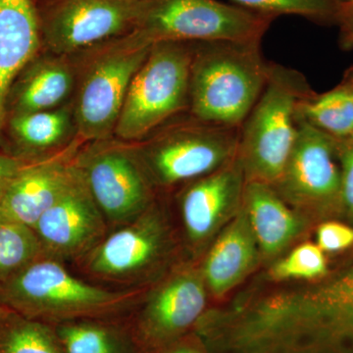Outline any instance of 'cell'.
Returning a JSON list of instances; mask_svg holds the SVG:
<instances>
[{"label":"cell","mask_w":353,"mask_h":353,"mask_svg":"<svg viewBox=\"0 0 353 353\" xmlns=\"http://www.w3.org/2000/svg\"><path fill=\"white\" fill-rule=\"evenodd\" d=\"M3 309H4V306L1 305V304H0V314H1L2 311H3Z\"/></svg>","instance_id":"e575fe53"},{"label":"cell","mask_w":353,"mask_h":353,"mask_svg":"<svg viewBox=\"0 0 353 353\" xmlns=\"http://www.w3.org/2000/svg\"><path fill=\"white\" fill-rule=\"evenodd\" d=\"M241 205L245 208L260 252L275 256L301 233V216L267 183L246 181Z\"/></svg>","instance_id":"44dd1931"},{"label":"cell","mask_w":353,"mask_h":353,"mask_svg":"<svg viewBox=\"0 0 353 353\" xmlns=\"http://www.w3.org/2000/svg\"><path fill=\"white\" fill-rule=\"evenodd\" d=\"M341 171V204L353 217V145L339 141Z\"/></svg>","instance_id":"f1b7e54d"},{"label":"cell","mask_w":353,"mask_h":353,"mask_svg":"<svg viewBox=\"0 0 353 353\" xmlns=\"http://www.w3.org/2000/svg\"><path fill=\"white\" fill-rule=\"evenodd\" d=\"M208 296L201 267L187 260L146 290L128 322L146 352L157 353L194 332Z\"/></svg>","instance_id":"8fae6325"},{"label":"cell","mask_w":353,"mask_h":353,"mask_svg":"<svg viewBox=\"0 0 353 353\" xmlns=\"http://www.w3.org/2000/svg\"><path fill=\"white\" fill-rule=\"evenodd\" d=\"M43 50L74 55L134 31L139 0H34Z\"/></svg>","instance_id":"7c38bea8"},{"label":"cell","mask_w":353,"mask_h":353,"mask_svg":"<svg viewBox=\"0 0 353 353\" xmlns=\"http://www.w3.org/2000/svg\"><path fill=\"white\" fill-rule=\"evenodd\" d=\"M353 245V228L341 223H324L318 228L317 245L323 252H336Z\"/></svg>","instance_id":"83f0119b"},{"label":"cell","mask_w":353,"mask_h":353,"mask_svg":"<svg viewBox=\"0 0 353 353\" xmlns=\"http://www.w3.org/2000/svg\"><path fill=\"white\" fill-rule=\"evenodd\" d=\"M43 256L32 228L0 218V285Z\"/></svg>","instance_id":"d4e9b609"},{"label":"cell","mask_w":353,"mask_h":353,"mask_svg":"<svg viewBox=\"0 0 353 353\" xmlns=\"http://www.w3.org/2000/svg\"><path fill=\"white\" fill-rule=\"evenodd\" d=\"M240 130L185 113L131 143L153 188L158 194H165L236 159Z\"/></svg>","instance_id":"5b68a950"},{"label":"cell","mask_w":353,"mask_h":353,"mask_svg":"<svg viewBox=\"0 0 353 353\" xmlns=\"http://www.w3.org/2000/svg\"><path fill=\"white\" fill-rule=\"evenodd\" d=\"M157 353H208L201 345V341L192 332L181 340L172 343Z\"/></svg>","instance_id":"4dcf8cb0"},{"label":"cell","mask_w":353,"mask_h":353,"mask_svg":"<svg viewBox=\"0 0 353 353\" xmlns=\"http://www.w3.org/2000/svg\"><path fill=\"white\" fill-rule=\"evenodd\" d=\"M194 43L161 41L132 78L114 137L128 143L145 139L189 111Z\"/></svg>","instance_id":"ba28073f"},{"label":"cell","mask_w":353,"mask_h":353,"mask_svg":"<svg viewBox=\"0 0 353 353\" xmlns=\"http://www.w3.org/2000/svg\"><path fill=\"white\" fill-rule=\"evenodd\" d=\"M326 271L324 252L317 245L306 243L297 246L288 256L274 265L271 275L277 280H312L321 277Z\"/></svg>","instance_id":"4316f807"},{"label":"cell","mask_w":353,"mask_h":353,"mask_svg":"<svg viewBox=\"0 0 353 353\" xmlns=\"http://www.w3.org/2000/svg\"><path fill=\"white\" fill-rule=\"evenodd\" d=\"M234 6L273 18L281 15L303 16L329 21L340 17L345 4L339 0H231Z\"/></svg>","instance_id":"484cf974"},{"label":"cell","mask_w":353,"mask_h":353,"mask_svg":"<svg viewBox=\"0 0 353 353\" xmlns=\"http://www.w3.org/2000/svg\"><path fill=\"white\" fill-rule=\"evenodd\" d=\"M29 162L32 161L12 157L0 150V189H4L9 181Z\"/></svg>","instance_id":"f546056e"},{"label":"cell","mask_w":353,"mask_h":353,"mask_svg":"<svg viewBox=\"0 0 353 353\" xmlns=\"http://www.w3.org/2000/svg\"><path fill=\"white\" fill-rule=\"evenodd\" d=\"M0 353H65L54 326L4 307L0 314Z\"/></svg>","instance_id":"cb8c5ba5"},{"label":"cell","mask_w":353,"mask_h":353,"mask_svg":"<svg viewBox=\"0 0 353 353\" xmlns=\"http://www.w3.org/2000/svg\"><path fill=\"white\" fill-rule=\"evenodd\" d=\"M273 20L219 0H139L132 32L152 44L261 41Z\"/></svg>","instance_id":"9c48e42d"},{"label":"cell","mask_w":353,"mask_h":353,"mask_svg":"<svg viewBox=\"0 0 353 353\" xmlns=\"http://www.w3.org/2000/svg\"><path fill=\"white\" fill-rule=\"evenodd\" d=\"M345 79L350 80V82L353 83V67L352 69L348 70L347 75L345 77Z\"/></svg>","instance_id":"d6a6232c"},{"label":"cell","mask_w":353,"mask_h":353,"mask_svg":"<svg viewBox=\"0 0 353 353\" xmlns=\"http://www.w3.org/2000/svg\"><path fill=\"white\" fill-rule=\"evenodd\" d=\"M4 189H0V196H1L2 192H3Z\"/></svg>","instance_id":"d590c367"},{"label":"cell","mask_w":353,"mask_h":353,"mask_svg":"<svg viewBox=\"0 0 353 353\" xmlns=\"http://www.w3.org/2000/svg\"><path fill=\"white\" fill-rule=\"evenodd\" d=\"M313 92L301 72L269 63L263 90L240 130L236 157L246 181L278 182L296 143L299 102Z\"/></svg>","instance_id":"8992f818"},{"label":"cell","mask_w":353,"mask_h":353,"mask_svg":"<svg viewBox=\"0 0 353 353\" xmlns=\"http://www.w3.org/2000/svg\"><path fill=\"white\" fill-rule=\"evenodd\" d=\"M41 50L34 0H0V150L9 90L16 77Z\"/></svg>","instance_id":"d6986e66"},{"label":"cell","mask_w":353,"mask_h":353,"mask_svg":"<svg viewBox=\"0 0 353 353\" xmlns=\"http://www.w3.org/2000/svg\"><path fill=\"white\" fill-rule=\"evenodd\" d=\"M297 120L336 141H347L353 132V83L345 78L329 92L308 95L299 102Z\"/></svg>","instance_id":"603a6c76"},{"label":"cell","mask_w":353,"mask_h":353,"mask_svg":"<svg viewBox=\"0 0 353 353\" xmlns=\"http://www.w3.org/2000/svg\"><path fill=\"white\" fill-rule=\"evenodd\" d=\"M276 192L299 210L341 203V171L339 141L303 121Z\"/></svg>","instance_id":"4fadbf2b"},{"label":"cell","mask_w":353,"mask_h":353,"mask_svg":"<svg viewBox=\"0 0 353 353\" xmlns=\"http://www.w3.org/2000/svg\"><path fill=\"white\" fill-rule=\"evenodd\" d=\"M148 289H108L77 275L68 265L43 256L0 285V304L51 325L118 319L131 314Z\"/></svg>","instance_id":"3957f363"},{"label":"cell","mask_w":353,"mask_h":353,"mask_svg":"<svg viewBox=\"0 0 353 353\" xmlns=\"http://www.w3.org/2000/svg\"><path fill=\"white\" fill-rule=\"evenodd\" d=\"M83 143L78 138L72 101L52 110L7 117L1 150L27 161H39Z\"/></svg>","instance_id":"ac0fdd59"},{"label":"cell","mask_w":353,"mask_h":353,"mask_svg":"<svg viewBox=\"0 0 353 353\" xmlns=\"http://www.w3.org/2000/svg\"><path fill=\"white\" fill-rule=\"evenodd\" d=\"M183 248L164 194H159L145 212L109 230L94 250L68 266L77 275L108 289L145 290L185 262Z\"/></svg>","instance_id":"7a4b0ae2"},{"label":"cell","mask_w":353,"mask_h":353,"mask_svg":"<svg viewBox=\"0 0 353 353\" xmlns=\"http://www.w3.org/2000/svg\"><path fill=\"white\" fill-rule=\"evenodd\" d=\"M253 320L272 353H353V267L325 284L257 297Z\"/></svg>","instance_id":"6da1fadb"},{"label":"cell","mask_w":353,"mask_h":353,"mask_svg":"<svg viewBox=\"0 0 353 353\" xmlns=\"http://www.w3.org/2000/svg\"><path fill=\"white\" fill-rule=\"evenodd\" d=\"M81 145L57 157L26 164L0 196V218L34 227L75 175L74 157Z\"/></svg>","instance_id":"2e32d148"},{"label":"cell","mask_w":353,"mask_h":353,"mask_svg":"<svg viewBox=\"0 0 353 353\" xmlns=\"http://www.w3.org/2000/svg\"><path fill=\"white\" fill-rule=\"evenodd\" d=\"M261 41L194 43L188 114L212 124L240 128L266 83L269 63Z\"/></svg>","instance_id":"277c9868"},{"label":"cell","mask_w":353,"mask_h":353,"mask_svg":"<svg viewBox=\"0 0 353 353\" xmlns=\"http://www.w3.org/2000/svg\"><path fill=\"white\" fill-rule=\"evenodd\" d=\"M246 176L238 157L219 170L178 188L181 236L185 252L196 257L225 219L241 205Z\"/></svg>","instance_id":"9a60e30c"},{"label":"cell","mask_w":353,"mask_h":353,"mask_svg":"<svg viewBox=\"0 0 353 353\" xmlns=\"http://www.w3.org/2000/svg\"><path fill=\"white\" fill-rule=\"evenodd\" d=\"M74 163L109 230L136 219L159 196L139 163L132 143L115 137L83 143Z\"/></svg>","instance_id":"30bf717a"},{"label":"cell","mask_w":353,"mask_h":353,"mask_svg":"<svg viewBox=\"0 0 353 353\" xmlns=\"http://www.w3.org/2000/svg\"><path fill=\"white\" fill-rule=\"evenodd\" d=\"M75 58L41 50L16 77L6 101V119L19 114L52 110L73 101Z\"/></svg>","instance_id":"e0dca14e"},{"label":"cell","mask_w":353,"mask_h":353,"mask_svg":"<svg viewBox=\"0 0 353 353\" xmlns=\"http://www.w3.org/2000/svg\"><path fill=\"white\" fill-rule=\"evenodd\" d=\"M128 317L79 320L53 326L65 353H148L134 336Z\"/></svg>","instance_id":"7402d4cb"},{"label":"cell","mask_w":353,"mask_h":353,"mask_svg":"<svg viewBox=\"0 0 353 353\" xmlns=\"http://www.w3.org/2000/svg\"><path fill=\"white\" fill-rule=\"evenodd\" d=\"M259 255L256 239L241 205L199 266L208 292L215 296L226 294L252 272Z\"/></svg>","instance_id":"ffe728a7"},{"label":"cell","mask_w":353,"mask_h":353,"mask_svg":"<svg viewBox=\"0 0 353 353\" xmlns=\"http://www.w3.org/2000/svg\"><path fill=\"white\" fill-rule=\"evenodd\" d=\"M345 141V143H350V145H353V132H352V137H350V139H347V141Z\"/></svg>","instance_id":"836d02e7"},{"label":"cell","mask_w":353,"mask_h":353,"mask_svg":"<svg viewBox=\"0 0 353 353\" xmlns=\"http://www.w3.org/2000/svg\"><path fill=\"white\" fill-rule=\"evenodd\" d=\"M152 46L132 32L73 55L77 70L73 108L82 143L114 137L132 78Z\"/></svg>","instance_id":"52a82bcc"},{"label":"cell","mask_w":353,"mask_h":353,"mask_svg":"<svg viewBox=\"0 0 353 353\" xmlns=\"http://www.w3.org/2000/svg\"><path fill=\"white\" fill-rule=\"evenodd\" d=\"M345 1H347L348 6L350 7L353 13V0H345ZM341 46L343 50H353V25L350 28V29H347V31H345L343 39H341Z\"/></svg>","instance_id":"1f68e13d"},{"label":"cell","mask_w":353,"mask_h":353,"mask_svg":"<svg viewBox=\"0 0 353 353\" xmlns=\"http://www.w3.org/2000/svg\"><path fill=\"white\" fill-rule=\"evenodd\" d=\"M32 229L43 256L66 265L87 255L109 231L105 218L77 168L68 187Z\"/></svg>","instance_id":"5bb4252c"}]
</instances>
